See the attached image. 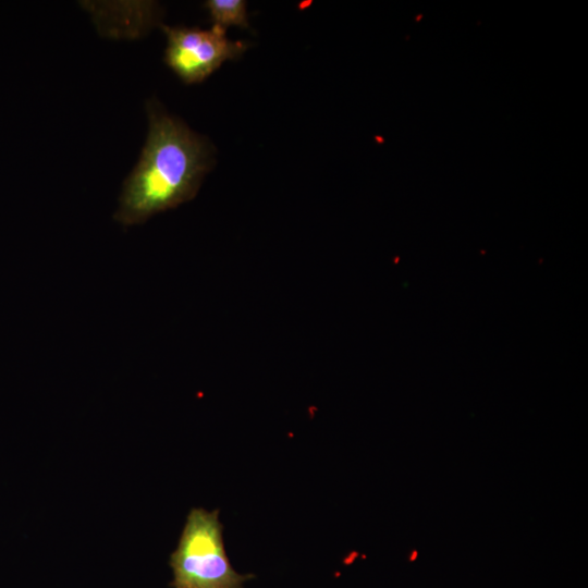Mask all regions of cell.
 <instances>
[{
  "mask_svg": "<svg viewBox=\"0 0 588 588\" xmlns=\"http://www.w3.org/2000/svg\"><path fill=\"white\" fill-rule=\"evenodd\" d=\"M209 144L180 120L149 108V132L139 161L126 179L114 215L123 225L193 198L210 168Z\"/></svg>",
  "mask_w": 588,
  "mask_h": 588,
  "instance_id": "cell-1",
  "label": "cell"
},
{
  "mask_svg": "<svg viewBox=\"0 0 588 588\" xmlns=\"http://www.w3.org/2000/svg\"><path fill=\"white\" fill-rule=\"evenodd\" d=\"M169 564L173 588H243L253 577L237 573L230 563L219 510L191 509Z\"/></svg>",
  "mask_w": 588,
  "mask_h": 588,
  "instance_id": "cell-2",
  "label": "cell"
},
{
  "mask_svg": "<svg viewBox=\"0 0 588 588\" xmlns=\"http://www.w3.org/2000/svg\"><path fill=\"white\" fill-rule=\"evenodd\" d=\"M167 35L164 61L186 84L200 83L226 61L240 57L246 49L244 41H232L225 29L212 25L197 27L162 26Z\"/></svg>",
  "mask_w": 588,
  "mask_h": 588,
  "instance_id": "cell-3",
  "label": "cell"
},
{
  "mask_svg": "<svg viewBox=\"0 0 588 588\" xmlns=\"http://www.w3.org/2000/svg\"><path fill=\"white\" fill-rule=\"evenodd\" d=\"M208 9L212 25L225 29L229 26L248 28L246 1L244 0H208Z\"/></svg>",
  "mask_w": 588,
  "mask_h": 588,
  "instance_id": "cell-4",
  "label": "cell"
}]
</instances>
